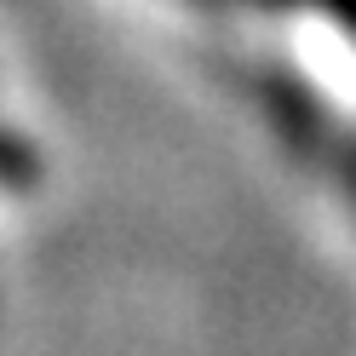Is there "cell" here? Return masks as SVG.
Listing matches in <instances>:
<instances>
[{
    "label": "cell",
    "mask_w": 356,
    "mask_h": 356,
    "mask_svg": "<svg viewBox=\"0 0 356 356\" xmlns=\"http://www.w3.org/2000/svg\"><path fill=\"white\" fill-rule=\"evenodd\" d=\"M259 6H282V0H259Z\"/></svg>",
    "instance_id": "obj_1"
}]
</instances>
